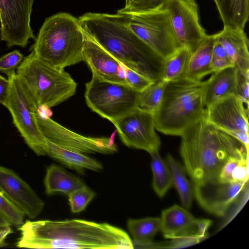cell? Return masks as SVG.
Here are the masks:
<instances>
[{"label": "cell", "instance_id": "cell-1", "mask_svg": "<svg viewBox=\"0 0 249 249\" xmlns=\"http://www.w3.org/2000/svg\"><path fill=\"white\" fill-rule=\"evenodd\" d=\"M18 230V248L133 249L132 240L124 231L107 223L78 219L27 220Z\"/></svg>", "mask_w": 249, "mask_h": 249}, {"label": "cell", "instance_id": "cell-2", "mask_svg": "<svg viewBox=\"0 0 249 249\" xmlns=\"http://www.w3.org/2000/svg\"><path fill=\"white\" fill-rule=\"evenodd\" d=\"M78 20L83 32L121 63L154 82L162 80L164 58L129 28L121 14L89 12Z\"/></svg>", "mask_w": 249, "mask_h": 249}, {"label": "cell", "instance_id": "cell-3", "mask_svg": "<svg viewBox=\"0 0 249 249\" xmlns=\"http://www.w3.org/2000/svg\"><path fill=\"white\" fill-rule=\"evenodd\" d=\"M204 114L180 136L179 154L194 186L218 180L230 157L249 152L237 139L208 122Z\"/></svg>", "mask_w": 249, "mask_h": 249}, {"label": "cell", "instance_id": "cell-4", "mask_svg": "<svg viewBox=\"0 0 249 249\" xmlns=\"http://www.w3.org/2000/svg\"><path fill=\"white\" fill-rule=\"evenodd\" d=\"M85 34L78 18L60 12L45 19L30 51L60 69L83 61Z\"/></svg>", "mask_w": 249, "mask_h": 249}, {"label": "cell", "instance_id": "cell-5", "mask_svg": "<svg viewBox=\"0 0 249 249\" xmlns=\"http://www.w3.org/2000/svg\"><path fill=\"white\" fill-rule=\"evenodd\" d=\"M204 81L187 78L169 82L161 104L154 113L156 129L171 136H180L205 111Z\"/></svg>", "mask_w": 249, "mask_h": 249}, {"label": "cell", "instance_id": "cell-6", "mask_svg": "<svg viewBox=\"0 0 249 249\" xmlns=\"http://www.w3.org/2000/svg\"><path fill=\"white\" fill-rule=\"evenodd\" d=\"M16 72L38 106L53 107L76 91L77 83L68 72L51 65L33 51L24 57Z\"/></svg>", "mask_w": 249, "mask_h": 249}, {"label": "cell", "instance_id": "cell-7", "mask_svg": "<svg viewBox=\"0 0 249 249\" xmlns=\"http://www.w3.org/2000/svg\"><path fill=\"white\" fill-rule=\"evenodd\" d=\"M10 82L5 107L13 123L29 147L38 156H46V141L39 128L36 113L38 106L16 71L6 75Z\"/></svg>", "mask_w": 249, "mask_h": 249}, {"label": "cell", "instance_id": "cell-8", "mask_svg": "<svg viewBox=\"0 0 249 249\" xmlns=\"http://www.w3.org/2000/svg\"><path fill=\"white\" fill-rule=\"evenodd\" d=\"M139 93L127 84L92 76L85 84L84 97L92 111L111 123L138 107Z\"/></svg>", "mask_w": 249, "mask_h": 249}, {"label": "cell", "instance_id": "cell-9", "mask_svg": "<svg viewBox=\"0 0 249 249\" xmlns=\"http://www.w3.org/2000/svg\"><path fill=\"white\" fill-rule=\"evenodd\" d=\"M121 15L129 28L164 59L181 47L166 9Z\"/></svg>", "mask_w": 249, "mask_h": 249}, {"label": "cell", "instance_id": "cell-10", "mask_svg": "<svg viewBox=\"0 0 249 249\" xmlns=\"http://www.w3.org/2000/svg\"><path fill=\"white\" fill-rule=\"evenodd\" d=\"M37 123L46 141L81 153H98L105 155L118 152L114 133L110 137H87L71 130L49 117L36 113Z\"/></svg>", "mask_w": 249, "mask_h": 249}, {"label": "cell", "instance_id": "cell-11", "mask_svg": "<svg viewBox=\"0 0 249 249\" xmlns=\"http://www.w3.org/2000/svg\"><path fill=\"white\" fill-rule=\"evenodd\" d=\"M204 117L216 128L249 147V109L235 94H231L205 107Z\"/></svg>", "mask_w": 249, "mask_h": 249}, {"label": "cell", "instance_id": "cell-12", "mask_svg": "<svg viewBox=\"0 0 249 249\" xmlns=\"http://www.w3.org/2000/svg\"><path fill=\"white\" fill-rule=\"evenodd\" d=\"M154 113L139 107L111 122L126 146L152 153L159 151L160 138L156 132Z\"/></svg>", "mask_w": 249, "mask_h": 249}, {"label": "cell", "instance_id": "cell-13", "mask_svg": "<svg viewBox=\"0 0 249 249\" xmlns=\"http://www.w3.org/2000/svg\"><path fill=\"white\" fill-rule=\"evenodd\" d=\"M34 0H0V39L7 47H26L35 39L30 25Z\"/></svg>", "mask_w": 249, "mask_h": 249}, {"label": "cell", "instance_id": "cell-14", "mask_svg": "<svg viewBox=\"0 0 249 249\" xmlns=\"http://www.w3.org/2000/svg\"><path fill=\"white\" fill-rule=\"evenodd\" d=\"M172 27L180 47L193 53L207 36L199 21L196 0H170L165 5Z\"/></svg>", "mask_w": 249, "mask_h": 249}, {"label": "cell", "instance_id": "cell-15", "mask_svg": "<svg viewBox=\"0 0 249 249\" xmlns=\"http://www.w3.org/2000/svg\"><path fill=\"white\" fill-rule=\"evenodd\" d=\"M161 228L165 238L193 239L198 242L205 238L212 221L196 218L183 207L174 205L162 211Z\"/></svg>", "mask_w": 249, "mask_h": 249}, {"label": "cell", "instance_id": "cell-16", "mask_svg": "<svg viewBox=\"0 0 249 249\" xmlns=\"http://www.w3.org/2000/svg\"><path fill=\"white\" fill-rule=\"evenodd\" d=\"M0 191L25 215L34 219L42 211L44 202L30 186L10 169L0 165Z\"/></svg>", "mask_w": 249, "mask_h": 249}, {"label": "cell", "instance_id": "cell-17", "mask_svg": "<svg viewBox=\"0 0 249 249\" xmlns=\"http://www.w3.org/2000/svg\"><path fill=\"white\" fill-rule=\"evenodd\" d=\"M248 182L223 183L218 180L194 186V196L206 211L224 216Z\"/></svg>", "mask_w": 249, "mask_h": 249}, {"label": "cell", "instance_id": "cell-18", "mask_svg": "<svg viewBox=\"0 0 249 249\" xmlns=\"http://www.w3.org/2000/svg\"><path fill=\"white\" fill-rule=\"evenodd\" d=\"M84 34L83 61L91 71L92 76L104 81L127 84L122 63L95 40Z\"/></svg>", "mask_w": 249, "mask_h": 249}, {"label": "cell", "instance_id": "cell-19", "mask_svg": "<svg viewBox=\"0 0 249 249\" xmlns=\"http://www.w3.org/2000/svg\"><path fill=\"white\" fill-rule=\"evenodd\" d=\"M213 35L236 69L249 72V39L244 30L224 27Z\"/></svg>", "mask_w": 249, "mask_h": 249}, {"label": "cell", "instance_id": "cell-20", "mask_svg": "<svg viewBox=\"0 0 249 249\" xmlns=\"http://www.w3.org/2000/svg\"><path fill=\"white\" fill-rule=\"evenodd\" d=\"M213 73L205 81L204 102L205 107L222 98L236 93L237 70L234 67Z\"/></svg>", "mask_w": 249, "mask_h": 249}, {"label": "cell", "instance_id": "cell-21", "mask_svg": "<svg viewBox=\"0 0 249 249\" xmlns=\"http://www.w3.org/2000/svg\"><path fill=\"white\" fill-rule=\"evenodd\" d=\"M47 155L61 162L69 168L83 173L85 169L99 171L103 169L102 164L83 153L65 148L46 141Z\"/></svg>", "mask_w": 249, "mask_h": 249}, {"label": "cell", "instance_id": "cell-22", "mask_svg": "<svg viewBox=\"0 0 249 249\" xmlns=\"http://www.w3.org/2000/svg\"><path fill=\"white\" fill-rule=\"evenodd\" d=\"M44 183L45 193L48 195L62 193L68 196L85 185L78 178L54 164L47 168Z\"/></svg>", "mask_w": 249, "mask_h": 249}, {"label": "cell", "instance_id": "cell-23", "mask_svg": "<svg viewBox=\"0 0 249 249\" xmlns=\"http://www.w3.org/2000/svg\"><path fill=\"white\" fill-rule=\"evenodd\" d=\"M215 38L213 35H207L204 41L192 53L186 78L201 81L206 75L213 73L211 63Z\"/></svg>", "mask_w": 249, "mask_h": 249}, {"label": "cell", "instance_id": "cell-24", "mask_svg": "<svg viewBox=\"0 0 249 249\" xmlns=\"http://www.w3.org/2000/svg\"><path fill=\"white\" fill-rule=\"evenodd\" d=\"M224 27L244 30L249 20V0H213Z\"/></svg>", "mask_w": 249, "mask_h": 249}, {"label": "cell", "instance_id": "cell-25", "mask_svg": "<svg viewBox=\"0 0 249 249\" xmlns=\"http://www.w3.org/2000/svg\"><path fill=\"white\" fill-rule=\"evenodd\" d=\"M128 229L133 238L134 248H147L152 244L156 233L160 231L161 219L160 217H146L141 219H129Z\"/></svg>", "mask_w": 249, "mask_h": 249}, {"label": "cell", "instance_id": "cell-26", "mask_svg": "<svg viewBox=\"0 0 249 249\" xmlns=\"http://www.w3.org/2000/svg\"><path fill=\"white\" fill-rule=\"evenodd\" d=\"M192 52L184 47H181L164 59L162 80L176 81L186 77Z\"/></svg>", "mask_w": 249, "mask_h": 249}, {"label": "cell", "instance_id": "cell-27", "mask_svg": "<svg viewBox=\"0 0 249 249\" xmlns=\"http://www.w3.org/2000/svg\"><path fill=\"white\" fill-rule=\"evenodd\" d=\"M166 161L172 173L173 185L178 193L182 204L185 208H190L194 196V184L187 178L184 167L171 155H168Z\"/></svg>", "mask_w": 249, "mask_h": 249}, {"label": "cell", "instance_id": "cell-28", "mask_svg": "<svg viewBox=\"0 0 249 249\" xmlns=\"http://www.w3.org/2000/svg\"><path fill=\"white\" fill-rule=\"evenodd\" d=\"M150 155L152 186L156 194L162 197L173 185L172 173L167 161L161 158L159 151Z\"/></svg>", "mask_w": 249, "mask_h": 249}, {"label": "cell", "instance_id": "cell-29", "mask_svg": "<svg viewBox=\"0 0 249 249\" xmlns=\"http://www.w3.org/2000/svg\"><path fill=\"white\" fill-rule=\"evenodd\" d=\"M167 84L163 80L154 82L140 92L138 107L154 113L161 104Z\"/></svg>", "mask_w": 249, "mask_h": 249}, {"label": "cell", "instance_id": "cell-30", "mask_svg": "<svg viewBox=\"0 0 249 249\" xmlns=\"http://www.w3.org/2000/svg\"><path fill=\"white\" fill-rule=\"evenodd\" d=\"M170 0H125L123 8L117 11L121 14H133L150 10L164 8Z\"/></svg>", "mask_w": 249, "mask_h": 249}, {"label": "cell", "instance_id": "cell-31", "mask_svg": "<svg viewBox=\"0 0 249 249\" xmlns=\"http://www.w3.org/2000/svg\"><path fill=\"white\" fill-rule=\"evenodd\" d=\"M95 196V193L85 185L74 191L68 196L71 211L78 213L84 210Z\"/></svg>", "mask_w": 249, "mask_h": 249}, {"label": "cell", "instance_id": "cell-32", "mask_svg": "<svg viewBox=\"0 0 249 249\" xmlns=\"http://www.w3.org/2000/svg\"><path fill=\"white\" fill-rule=\"evenodd\" d=\"M0 213L6 219L11 226L19 228L24 223L25 214L0 191Z\"/></svg>", "mask_w": 249, "mask_h": 249}, {"label": "cell", "instance_id": "cell-33", "mask_svg": "<svg viewBox=\"0 0 249 249\" xmlns=\"http://www.w3.org/2000/svg\"><path fill=\"white\" fill-rule=\"evenodd\" d=\"M127 85L141 92L154 82L122 64Z\"/></svg>", "mask_w": 249, "mask_h": 249}, {"label": "cell", "instance_id": "cell-34", "mask_svg": "<svg viewBox=\"0 0 249 249\" xmlns=\"http://www.w3.org/2000/svg\"><path fill=\"white\" fill-rule=\"evenodd\" d=\"M23 55L18 50L0 57V71L6 75L16 71L24 59Z\"/></svg>", "mask_w": 249, "mask_h": 249}, {"label": "cell", "instance_id": "cell-35", "mask_svg": "<svg viewBox=\"0 0 249 249\" xmlns=\"http://www.w3.org/2000/svg\"><path fill=\"white\" fill-rule=\"evenodd\" d=\"M246 155H249V152L245 151L230 157L220 170L218 178V181L223 183L232 182L231 178L232 172L241 158Z\"/></svg>", "mask_w": 249, "mask_h": 249}, {"label": "cell", "instance_id": "cell-36", "mask_svg": "<svg viewBox=\"0 0 249 249\" xmlns=\"http://www.w3.org/2000/svg\"><path fill=\"white\" fill-rule=\"evenodd\" d=\"M249 72H241L237 70V82L235 95L249 108Z\"/></svg>", "mask_w": 249, "mask_h": 249}, {"label": "cell", "instance_id": "cell-37", "mask_svg": "<svg viewBox=\"0 0 249 249\" xmlns=\"http://www.w3.org/2000/svg\"><path fill=\"white\" fill-rule=\"evenodd\" d=\"M231 67H234L228 58H220L213 56L211 67L213 72H217Z\"/></svg>", "mask_w": 249, "mask_h": 249}, {"label": "cell", "instance_id": "cell-38", "mask_svg": "<svg viewBox=\"0 0 249 249\" xmlns=\"http://www.w3.org/2000/svg\"><path fill=\"white\" fill-rule=\"evenodd\" d=\"M10 88L9 79L0 75V104L5 107Z\"/></svg>", "mask_w": 249, "mask_h": 249}, {"label": "cell", "instance_id": "cell-39", "mask_svg": "<svg viewBox=\"0 0 249 249\" xmlns=\"http://www.w3.org/2000/svg\"><path fill=\"white\" fill-rule=\"evenodd\" d=\"M11 226H7L0 230V247L7 246L5 240L7 237L13 232Z\"/></svg>", "mask_w": 249, "mask_h": 249}, {"label": "cell", "instance_id": "cell-40", "mask_svg": "<svg viewBox=\"0 0 249 249\" xmlns=\"http://www.w3.org/2000/svg\"><path fill=\"white\" fill-rule=\"evenodd\" d=\"M10 226V225L9 224L8 222L0 213V230L2 229L5 227H6L7 226Z\"/></svg>", "mask_w": 249, "mask_h": 249}]
</instances>
